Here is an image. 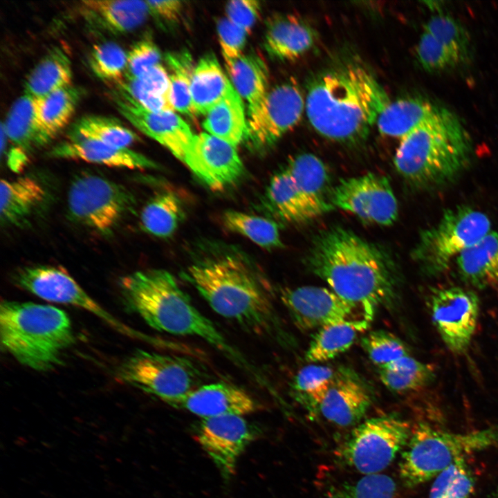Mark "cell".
<instances>
[{
  "label": "cell",
  "instance_id": "f907efd6",
  "mask_svg": "<svg viewBox=\"0 0 498 498\" xmlns=\"http://www.w3.org/2000/svg\"><path fill=\"white\" fill-rule=\"evenodd\" d=\"M127 55L125 77L136 78L150 68L160 64L161 53L150 39H143L133 45Z\"/></svg>",
  "mask_w": 498,
  "mask_h": 498
},
{
  "label": "cell",
  "instance_id": "d6a6232c",
  "mask_svg": "<svg viewBox=\"0 0 498 498\" xmlns=\"http://www.w3.org/2000/svg\"><path fill=\"white\" fill-rule=\"evenodd\" d=\"M71 64L68 55L59 47L51 48L28 74L24 93L35 98L71 85Z\"/></svg>",
  "mask_w": 498,
  "mask_h": 498
},
{
  "label": "cell",
  "instance_id": "484cf974",
  "mask_svg": "<svg viewBox=\"0 0 498 498\" xmlns=\"http://www.w3.org/2000/svg\"><path fill=\"white\" fill-rule=\"evenodd\" d=\"M460 278L479 289L498 287V229L488 232L455 260Z\"/></svg>",
  "mask_w": 498,
  "mask_h": 498
},
{
  "label": "cell",
  "instance_id": "ffe728a7",
  "mask_svg": "<svg viewBox=\"0 0 498 498\" xmlns=\"http://www.w3.org/2000/svg\"><path fill=\"white\" fill-rule=\"evenodd\" d=\"M372 401L369 387L358 374L348 367H340L315 414L335 425L350 426L362 418Z\"/></svg>",
  "mask_w": 498,
  "mask_h": 498
},
{
  "label": "cell",
  "instance_id": "1f68e13d",
  "mask_svg": "<svg viewBox=\"0 0 498 498\" xmlns=\"http://www.w3.org/2000/svg\"><path fill=\"white\" fill-rule=\"evenodd\" d=\"M266 198L274 212L287 222L304 223L320 216L297 187L285 167L271 178Z\"/></svg>",
  "mask_w": 498,
  "mask_h": 498
},
{
  "label": "cell",
  "instance_id": "ba28073f",
  "mask_svg": "<svg viewBox=\"0 0 498 498\" xmlns=\"http://www.w3.org/2000/svg\"><path fill=\"white\" fill-rule=\"evenodd\" d=\"M490 226L486 214L470 206L449 208L436 224L421 231L412 257L425 274L439 275L490 232Z\"/></svg>",
  "mask_w": 498,
  "mask_h": 498
},
{
  "label": "cell",
  "instance_id": "836d02e7",
  "mask_svg": "<svg viewBox=\"0 0 498 498\" xmlns=\"http://www.w3.org/2000/svg\"><path fill=\"white\" fill-rule=\"evenodd\" d=\"M39 98L24 93L10 107L2 123L6 136L26 154L42 147L39 128Z\"/></svg>",
  "mask_w": 498,
  "mask_h": 498
},
{
  "label": "cell",
  "instance_id": "ab89813d",
  "mask_svg": "<svg viewBox=\"0 0 498 498\" xmlns=\"http://www.w3.org/2000/svg\"><path fill=\"white\" fill-rule=\"evenodd\" d=\"M337 368L322 365H309L295 374L291 384L295 399L311 414L316 409L326 393Z\"/></svg>",
  "mask_w": 498,
  "mask_h": 498
},
{
  "label": "cell",
  "instance_id": "5b68a950",
  "mask_svg": "<svg viewBox=\"0 0 498 498\" xmlns=\"http://www.w3.org/2000/svg\"><path fill=\"white\" fill-rule=\"evenodd\" d=\"M219 315L248 331L275 335L279 329L273 306L250 268L239 258L225 255L195 263L185 273Z\"/></svg>",
  "mask_w": 498,
  "mask_h": 498
},
{
  "label": "cell",
  "instance_id": "7a4b0ae2",
  "mask_svg": "<svg viewBox=\"0 0 498 498\" xmlns=\"http://www.w3.org/2000/svg\"><path fill=\"white\" fill-rule=\"evenodd\" d=\"M390 98L374 75L356 61L338 64L310 82L305 111L321 136L340 142L364 140Z\"/></svg>",
  "mask_w": 498,
  "mask_h": 498
},
{
  "label": "cell",
  "instance_id": "f6af8a7d",
  "mask_svg": "<svg viewBox=\"0 0 498 498\" xmlns=\"http://www.w3.org/2000/svg\"><path fill=\"white\" fill-rule=\"evenodd\" d=\"M89 65L98 77L117 85L125 78L127 55L115 43L109 42L96 44L91 50Z\"/></svg>",
  "mask_w": 498,
  "mask_h": 498
},
{
  "label": "cell",
  "instance_id": "44dd1931",
  "mask_svg": "<svg viewBox=\"0 0 498 498\" xmlns=\"http://www.w3.org/2000/svg\"><path fill=\"white\" fill-rule=\"evenodd\" d=\"M165 403L201 418L228 414L243 416L256 409L255 400L246 391L225 382L201 385Z\"/></svg>",
  "mask_w": 498,
  "mask_h": 498
},
{
  "label": "cell",
  "instance_id": "6da1fadb",
  "mask_svg": "<svg viewBox=\"0 0 498 498\" xmlns=\"http://www.w3.org/2000/svg\"><path fill=\"white\" fill-rule=\"evenodd\" d=\"M304 262L370 322L379 307L392 305L396 299L398 273L391 258L349 229L335 226L320 232Z\"/></svg>",
  "mask_w": 498,
  "mask_h": 498
},
{
  "label": "cell",
  "instance_id": "3957f363",
  "mask_svg": "<svg viewBox=\"0 0 498 498\" xmlns=\"http://www.w3.org/2000/svg\"><path fill=\"white\" fill-rule=\"evenodd\" d=\"M120 288L127 309L153 329L201 338L242 367H248L167 270L154 268L133 272L121 278Z\"/></svg>",
  "mask_w": 498,
  "mask_h": 498
},
{
  "label": "cell",
  "instance_id": "bcb514c9",
  "mask_svg": "<svg viewBox=\"0 0 498 498\" xmlns=\"http://www.w3.org/2000/svg\"><path fill=\"white\" fill-rule=\"evenodd\" d=\"M361 345L370 360L378 367L410 355L404 342L384 330H374L367 333L361 340Z\"/></svg>",
  "mask_w": 498,
  "mask_h": 498
},
{
  "label": "cell",
  "instance_id": "74e56055",
  "mask_svg": "<svg viewBox=\"0 0 498 498\" xmlns=\"http://www.w3.org/2000/svg\"><path fill=\"white\" fill-rule=\"evenodd\" d=\"M183 216L181 203L172 192L156 195L143 208L140 223L143 231L158 237L172 235Z\"/></svg>",
  "mask_w": 498,
  "mask_h": 498
},
{
  "label": "cell",
  "instance_id": "30bf717a",
  "mask_svg": "<svg viewBox=\"0 0 498 498\" xmlns=\"http://www.w3.org/2000/svg\"><path fill=\"white\" fill-rule=\"evenodd\" d=\"M117 376L164 403L198 387L205 378L203 371L187 358L141 349L122 362Z\"/></svg>",
  "mask_w": 498,
  "mask_h": 498
},
{
  "label": "cell",
  "instance_id": "681fc988",
  "mask_svg": "<svg viewBox=\"0 0 498 498\" xmlns=\"http://www.w3.org/2000/svg\"><path fill=\"white\" fill-rule=\"evenodd\" d=\"M219 41L226 68L243 54L248 34L227 18L221 19L216 26Z\"/></svg>",
  "mask_w": 498,
  "mask_h": 498
},
{
  "label": "cell",
  "instance_id": "8fae6325",
  "mask_svg": "<svg viewBox=\"0 0 498 498\" xmlns=\"http://www.w3.org/2000/svg\"><path fill=\"white\" fill-rule=\"evenodd\" d=\"M411 432L409 423L398 416L370 418L352 430L338 449V455L361 474H378L406 445Z\"/></svg>",
  "mask_w": 498,
  "mask_h": 498
},
{
  "label": "cell",
  "instance_id": "cb8c5ba5",
  "mask_svg": "<svg viewBox=\"0 0 498 498\" xmlns=\"http://www.w3.org/2000/svg\"><path fill=\"white\" fill-rule=\"evenodd\" d=\"M48 199L47 188L33 176L27 175L15 179H1V223L8 226H21L27 223Z\"/></svg>",
  "mask_w": 498,
  "mask_h": 498
},
{
  "label": "cell",
  "instance_id": "7bdbcfd3",
  "mask_svg": "<svg viewBox=\"0 0 498 498\" xmlns=\"http://www.w3.org/2000/svg\"><path fill=\"white\" fill-rule=\"evenodd\" d=\"M424 30L432 35L456 57L460 64L472 56L470 37L465 27L453 17L439 12L426 23Z\"/></svg>",
  "mask_w": 498,
  "mask_h": 498
},
{
  "label": "cell",
  "instance_id": "7c38bea8",
  "mask_svg": "<svg viewBox=\"0 0 498 498\" xmlns=\"http://www.w3.org/2000/svg\"><path fill=\"white\" fill-rule=\"evenodd\" d=\"M305 111V100L293 82L270 89L264 98L248 111L246 138L261 149L271 147L295 127Z\"/></svg>",
  "mask_w": 498,
  "mask_h": 498
},
{
  "label": "cell",
  "instance_id": "f546056e",
  "mask_svg": "<svg viewBox=\"0 0 498 498\" xmlns=\"http://www.w3.org/2000/svg\"><path fill=\"white\" fill-rule=\"evenodd\" d=\"M370 321L362 317L335 323L318 329L306 351L311 363L332 360L347 351L358 335L366 331Z\"/></svg>",
  "mask_w": 498,
  "mask_h": 498
},
{
  "label": "cell",
  "instance_id": "4316f807",
  "mask_svg": "<svg viewBox=\"0 0 498 498\" xmlns=\"http://www.w3.org/2000/svg\"><path fill=\"white\" fill-rule=\"evenodd\" d=\"M297 187L320 214L332 209L329 172L324 163L310 153L299 154L285 167Z\"/></svg>",
  "mask_w": 498,
  "mask_h": 498
},
{
  "label": "cell",
  "instance_id": "11a10c76",
  "mask_svg": "<svg viewBox=\"0 0 498 498\" xmlns=\"http://www.w3.org/2000/svg\"><path fill=\"white\" fill-rule=\"evenodd\" d=\"M149 14L167 24H176L183 12V2L177 0L145 1Z\"/></svg>",
  "mask_w": 498,
  "mask_h": 498
},
{
  "label": "cell",
  "instance_id": "9c48e42d",
  "mask_svg": "<svg viewBox=\"0 0 498 498\" xmlns=\"http://www.w3.org/2000/svg\"><path fill=\"white\" fill-rule=\"evenodd\" d=\"M134 205L135 198L126 187L91 172L74 176L68 190L71 220L104 236L114 232Z\"/></svg>",
  "mask_w": 498,
  "mask_h": 498
},
{
  "label": "cell",
  "instance_id": "d6986e66",
  "mask_svg": "<svg viewBox=\"0 0 498 498\" xmlns=\"http://www.w3.org/2000/svg\"><path fill=\"white\" fill-rule=\"evenodd\" d=\"M113 100L119 112L134 127L183 162L194 134L175 111H150L118 89L113 93Z\"/></svg>",
  "mask_w": 498,
  "mask_h": 498
},
{
  "label": "cell",
  "instance_id": "277c9868",
  "mask_svg": "<svg viewBox=\"0 0 498 498\" xmlns=\"http://www.w3.org/2000/svg\"><path fill=\"white\" fill-rule=\"evenodd\" d=\"M473 153L470 133L459 118L442 107L400 139L394 158L399 174L421 189L453 182L469 166Z\"/></svg>",
  "mask_w": 498,
  "mask_h": 498
},
{
  "label": "cell",
  "instance_id": "5bb4252c",
  "mask_svg": "<svg viewBox=\"0 0 498 498\" xmlns=\"http://www.w3.org/2000/svg\"><path fill=\"white\" fill-rule=\"evenodd\" d=\"M430 306L432 323L448 349L454 354L466 351L479 315V299L474 291L442 287L433 292Z\"/></svg>",
  "mask_w": 498,
  "mask_h": 498
},
{
  "label": "cell",
  "instance_id": "e575fe53",
  "mask_svg": "<svg viewBox=\"0 0 498 498\" xmlns=\"http://www.w3.org/2000/svg\"><path fill=\"white\" fill-rule=\"evenodd\" d=\"M231 83L247 104L255 107L269 91V73L264 59L256 53L243 55L227 68Z\"/></svg>",
  "mask_w": 498,
  "mask_h": 498
},
{
  "label": "cell",
  "instance_id": "d590c367",
  "mask_svg": "<svg viewBox=\"0 0 498 498\" xmlns=\"http://www.w3.org/2000/svg\"><path fill=\"white\" fill-rule=\"evenodd\" d=\"M83 90L70 85L39 98V128L42 146L66 125L81 99Z\"/></svg>",
  "mask_w": 498,
  "mask_h": 498
},
{
  "label": "cell",
  "instance_id": "c3c4849f",
  "mask_svg": "<svg viewBox=\"0 0 498 498\" xmlns=\"http://www.w3.org/2000/svg\"><path fill=\"white\" fill-rule=\"evenodd\" d=\"M416 51L420 65L427 72L441 73L460 65L452 53L425 30L420 37Z\"/></svg>",
  "mask_w": 498,
  "mask_h": 498
},
{
  "label": "cell",
  "instance_id": "d4e9b609",
  "mask_svg": "<svg viewBox=\"0 0 498 498\" xmlns=\"http://www.w3.org/2000/svg\"><path fill=\"white\" fill-rule=\"evenodd\" d=\"M81 12L92 26L113 34L131 31L149 15L145 1L87 0L81 2Z\"/></svg>",
  "mask_w": 498,
  "mask_h": 498
},
{
  "label": "cell",
  "instance_id": "7402d4cb",
  "mask_svg": "<svg viewBox=\"0 0 498 498\" xmlns=\"http://www.w3.org/2000/svg\"><path fill=\"white\" fill-rule=\"evenodd\" d=\"M50 158L80 160L109 167L128 169L157 167L149 158L129 147H118L99 141L73 138L54 146L47 154Z\"/></svg>",
  "mask_w": 498,
  "mask_h": 498
},
{
  "label": "cell",
  "instance_id": "b9f144b4",
  "mask_svg": "<svg viewBox=\"0 0 498 498\" xmlns=\"http://www.w3.org/2000/svg\"><path fill=\"white\" fill-rule=\"evenodd\" d=\"M225 227L250 239L262 248L282 246L277 224L269 219L238 211H227L223 216Z\"/></svg>",
  "mask_w": 498,
  "mask_h": 498
},
{
  "label": "cell",
  "instance_id": "e0dca14e",
  "mask_svg": "<svg viewBox=\"0 0 498 498\" xmlns=\"http://www.w3.org/2000/svg\"><path fill=\"white\" fill-rule=\"evenodd\" d=\"M256 437L252 426L240 415L202 418L196 439L225 479L234 475L240 456Z\"/></svg>",
  "mask_w": 498,
  "mask_h": 498
},
{
  "label": "cell",
  "instance_id": "4fadbf2b",
  "mask_svg": "<svg viewBox=\"0 0 498 498\" xmlns=\"http://www.w3.org/2000/svg\"><path fill=\"white\" fill-rule=\"evenodd\" d=\"M330 201L369 223L390 225L398 217V203L390 182L379 174L340 180L331 189Z\"/></svg>",
  "mask_w": 498,
  "mask_h": 498
},
{
  "label": "cell",
  "instance_id": "9a60e30c",
  "mask_svg": "<svg viewBox=\"0 0 498 498\" xmlns=\"http://www.w3.org/2000/svg\"><path fill=\"white\" fill-rule=\"evenodd\" d=\"M21 283L24 290L40 298L84 309L125 335L143 337V335L124 324L102 308L61 266H30L24 271Z\"/></svg>",
  "mask_w": 498,
  "mask_h": 498
},
{
  "label": "cell",
  "instance_id": "4dcf8cb0",
  "mask_svg": "<svg viewBox=\"0 0 498 498\" xmlns=\"http://www.w3.org/2000/svg\"><path fill=\"white\" fill-rule=\"evenodd\" d=\"M203 127L207 133L235 147L245 138L247 120L244 104L233 86L205 115Z\"/></svg>",
  "mask_w": 498,
  "mask_h": 498
},
{
  "label": "cell",
  "instance_id": "8d00e7d4",
  "mask_svg": "<svg viewBox=\"0 0 498 498\" xmlns=\"http://www.w3.org/2000/svg\"><path fill=\"white\" fill-rule=\"evenodd\" d=\"M378 377L391 391L407 393L427 385L434 377V370L410 354L378 367Z\"/></svg>",
  "mask_w": 498,
  "mask_h": 498
},
{
  "label": "cell",
  "instance_id": "db71d44e",
  "mask_svg": "<svg viewBox=\"0 0 498 498\" xmlns=\"http://www.w3.org/2000/svg\"><path fill=\"white\" fill-rule=\"evenodd\" d=\"M135 79L148 91L162 95L170 101L169 75L161 64L150 68Z\"/></svg>",
  "mask_w": 498,
  "mask_h": 498
},
{
  "label": "cell",
  "instance_id": "f1b7e54d",
  "mask_svg": "<svg viewBox=\"0 0 498 498\" xmlns=\"http://www.w3.org/2000/svg\"><path fill=\"white\" fill-rule=\"evenodd\" d=\"M232 86L212 53L202 56L194 66L191 95L196 115L205 116Z\"/></svg>",
  "mask_w": 498,
  "mask_h": 498
},
{
  "label": "cell",
  "instance_id": "6f0895ef",
  "mask_svg": "<svg viewBox=\"0 0 498 498\" xmlns=\"http://www.w3.org/2000/svg\"><path fill=\"white\" fill-rule=\"evenodd\" d=\"M492 498H498V491L492 495Z\"/></svg>",
  "mask_w": 498,
  "mask_h": 498
},
{
  "label": "cell",
  "instance_id": "816d5d0a",
  "mask_svg": "<svg viewBox=\"0 0 498 498\" xmlns=\"http://www.w3.org/2000/svg\"><path fill=\"white\" fill-rule=\"evenodd\" d=\"M117 89L126 93L150 111H175L167 98L148 91L135 78L125 77L121 83L117 84Z\"/></svg>",
  "mask_w": 498,
  "mask_h": 498
},
{
  "label": "cell",
  "instance_id": "f5cc1de1",
  "mask_svg": "<svg viewBox=\"0 0 498 498\" xmlns=\"http://www.w3.org/2000/svg\"><path fill=\"white\" fill-rule=\"evenodd\" d=\"M260 9L258 1H231L225 6L226 18L249 33L259 17Z\"/></svg>",
  "mask_w": 498,
  "mask_h": 498
},
{
  "label": "cell",
  "instance_id": "ac0fdd59",
  "mask_svg": "<svg viewBox=\"0 0 498 498\" xmlns=\"http://www.w3.org/2000/svg\"><path fill=\"white\" fill-rule=\"evenodd\" d=\"M183 163L215 190L235 183L243 173V165L237 147L207 132L194 135Z\"/></svg>",
  "mask_w": 498,
  "mask_h": 498
},
{
  "label": "cell",
  "instance_id": "8992f818",
  "mask_svg": "<svg viewBox=\"0 0 498 498\" xmlns=\"http://www.w3.org/2000/svg\"><path fill=\"white\" fill-rule=\"evenodd\" d=\"M0 338L3 349L19 362L42 371L59 365L74 342L71 322L64 311L8 300L0 305Z\"/></svg>",
  "mask_w": 498,
  "mask_h": 498
},
{
  "label": "cell",
  "instance_id": "60d3db41",
  "mask_svg": "<svg viewBox=\"0 0 498 498\" xmlns=\"http://www.w3.org/2000/svg\"><path fill=\"white\" fill-rule=\"evenodd\" d=\"M165 59L172 72L169 75V100L175 111L190 116H195L191 95V82L194 66L187 50L169 52Z\"/></svg>",
  "mask_w": 498,
  "mask_h": 498
},
{
  "label": "cell",
  "instance_id": "52a82bcc",
  "mask_svg": "<svg viewBox=\"0 0 498 498\" xmlns=\"http://www.w3.org/2000/svg\"><path fill=\"white\" fill-rule=\"evenodd\" d=\"M498 444V427L453 433L421 423L411 432L399 463L403 485L416 487L434 479L456 461Z\"/></svg>",
  "mask_w": 498,
  "mask_h": 498
},
{
  "label": "cell",
  "instance_id": "83f0119b",
  "mask_svg": "<svg viewBox=\"0 0 498 498\" xmlns=\"http://www.w3.org/2000/svg\"><path fill=\"white\" fill-rule=\"evenodd\" d=\"M441 107L423 98L398 99L388 103L376 124L382 135L401 139L434 116Z\"/></svg>",
  "mask_w": 498,
  "mask_h": 498
},
{
  "label": "cell",
  "instance_id": "ee69618b",
  "mask_svg": "<svg viewBox=\"0 0 498 498\" xmlns=\"http://www.w3.org/2000/svg\"><path fill=\"white\" fill-rule=\"evenodd\" d=\"M461 459L434 479L429 498H470L474 489V479Z\"/></svg>",
  "mask_w": 498,
  "mask_h": 498
},
{
  "label": "cell",
  "instance_id": "603a6c76",
  "mask_svg": "<svg viewBox=\"0 0 498 498\" xmlns=\"http://www.w3.org/2000/svg\"><path fill=\"white\" fill-rule=\"evenodd\" d=\"M315 39V31L308 23L293 15L280 14L266 21L264 46L272 58L291 61L310 50Z\"/></svg>",
  "mask_w": 498,
  "mask_h": 498
},
{
  "label": "cell",
  "instance_id": "2e32d148",
  "mask_svg": "<svg viewBox=\"0 0 498 498\" xmlns=\"http://www.w3.org/2000/svg\"><path fill=\"white\" fill-rule=\"evenodd\" d=\"M279 297L293 324L302 331L357 319L355 312L359 310L332 290L320 286L284 288Z\"/></svg>",
  "mask_w": 498,
  "mask_h": 498
},
{
  "label": "cell",
  "instance_id": "f35d334b",
  "mask_svg": "<svg viewBox=\"0 0 498 498\" xmlns=\"http://www.w3.org/2000/svg\"><path fill=\"white\" fill-rule=\"evenodd\" d=\"M84 138L118 147H128L139 137L116 118L89 115L78 119L73 126L71 139Z\"/></svg>",
  "mask_w": 498,
  "mask_h": 498
},
{
  "label": "cell",
  "instance_id": "9f6ffc18",
  "mask_svg": "<svg viewBox=\"0 0 498 498\" xmlns=\"http://www.w3.org/2000/svg\"><path fill=\"white\" fill-rule=\"evenodd\" d=\"M27 160L26 154L15 147L10 151L8 155V165L14 171H18L21 168Z\"/></svg>",
  "mask_w": 498,
  "mask_h": 498
},
{
  "label": "cell",
  "instance_id": "7dc6e473",
  "mask_svg": "<svg viewBox=\"0 0 498 498\" xmlns=\"http://www.w3.org/2000/svg\"><path fill=\"white\" fill-rule=\"evenodd\" d=\"M332 498H397L396 485L386 474L365 475L355 482L340 486Z\"/></svg>",
  "mask_w": 498,
  "mask_h": 498
}]
</instances>
